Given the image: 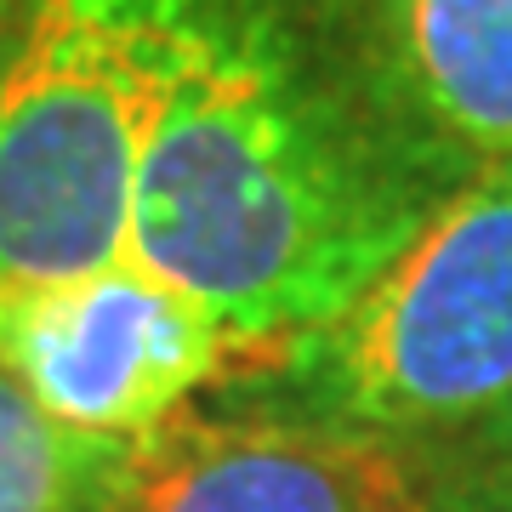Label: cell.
Wrapping results in <instances>:
<instances>
[{"label":"cell","instance_id":"obj_2","mask_svg":"<svg viewBox=\"0 0 512 512\" xmlns=\"http://www.w3.org/2000/svg\"><path fill=\"white\" fill-rule=\"evenodd\" d=\"M512 393V160L461 177L330 325L274 348L262 410L376 439L473 427Z\"/></svg>","mask_w":512,"mask_h":512},{"label":"cell","instance_id":"obj_3","mask_svg":"<svg viewBox=\"0 0 512 512\" xmlns=\"http://www.w3.org/2000/svg\"><path fill=\"white\" fill-rule=\"evenodd\" d=\"M148 103L154 0H23L0 46V279L126 262Z\"/></svg>","mask_w":512,"mask_h":512},{"label":"cell","instance_id":"obj_4","mask_svg":"<svg viewBox=\"0 0 512 512\" xmlns=\"http://www.w3.org/2000/svg\"><path fill=\"white\" fill-rule=\"evenodd\" d=\"M245 359L194 296L131 262L80 279H0V370L52 421L92 439H148Z\"/></svg>","mask_w":512,"mask_h":512},{"label":"cell","instance_id":"obj_6","mask_svg":"<svg viewBox=\"0 0 512 512\" xmlns=\"http://www.w3.org/2000/svg\"><path fill=\"white\" fill-rule=\"evenodd\" d=\"M393 137L439 177L512 160V0H325Z\"/></svg>","mask_w":512,"mask_h":512},{"label":"cell","instance_id":"obj_1","mask_svg":"<svg viewBox=\"0 0 512 512\" xmlns=\"http://www.w3.org/2000/svg\"><path fill=\"white\" fill-rule=\"evenodd\" d=\"M444 194L296 0H154L126 262L245 353L330 325Z\"/></svg>","mask_w":512,"mask_h":512},{"label":"cell","instance_id":"obj_7","mask_svg":"<svg viewBox=\"0 0 512 512\" xmlns=\"http://www.w3.org/2000/svg\"><path fill=\"white\" fill-rule=\"evenodd\" d=\"M137 444L74 433L0 370V512H120Z\"/></svg>","mask_w":512,"mask_h":512},{"label":"cell","instance_id":"obj_9","mask_svg":"<svg viewBox=\"0 0 512 512\" xmlns=\"http://www.w3.org/2000/svg\"><path fill=\"white\" fill-rule=\"evenodd\" d=\"M461 444H467V450H478V456L507 461V467H512V393L495 404L490 416H478L473 427H461Z\"/></svg>","mask_w":512,"mask_h":512},{"label":"cell","instance_id":"obj_5","mask_svg":"<svg viewBox=\"0 0 512 512\" xmlns=\"http://www.w3.org/2000/svg\"><path fill=\"white\" fill-rule=\"evenodd\" d=\"M120 512H433L427 444L274 410L177 416L137 444Z\"/></svg>","mask_w":512,"mask_h":512},{"label":"cell","instance_id":"obj_10","mask_svg":"<svg viewBox=\"0 0 512 512\" xmlns=\"http://www.w3.org/2000/svg\"><path fill=\"white\" fill-rule=\"evenodd\" d=\"M23 0H0V46H6V35H12V18H18Z\"/></svg>","mask_w":512,"mask_h":512},{"label":"cell","instance_id":"obj_8","mask_svg":"<svg viewBox=\"0 0 512 512\" xmlns=\"http://www.w3.org/2000/svg\"><path fill=\"white\" fill-rule=\"evenodd\" d=\"M427 507L433 512H512V467L450 444V450H427Z\"/></svg>","mask_w":512,"mask_h":512}]
</instances>
